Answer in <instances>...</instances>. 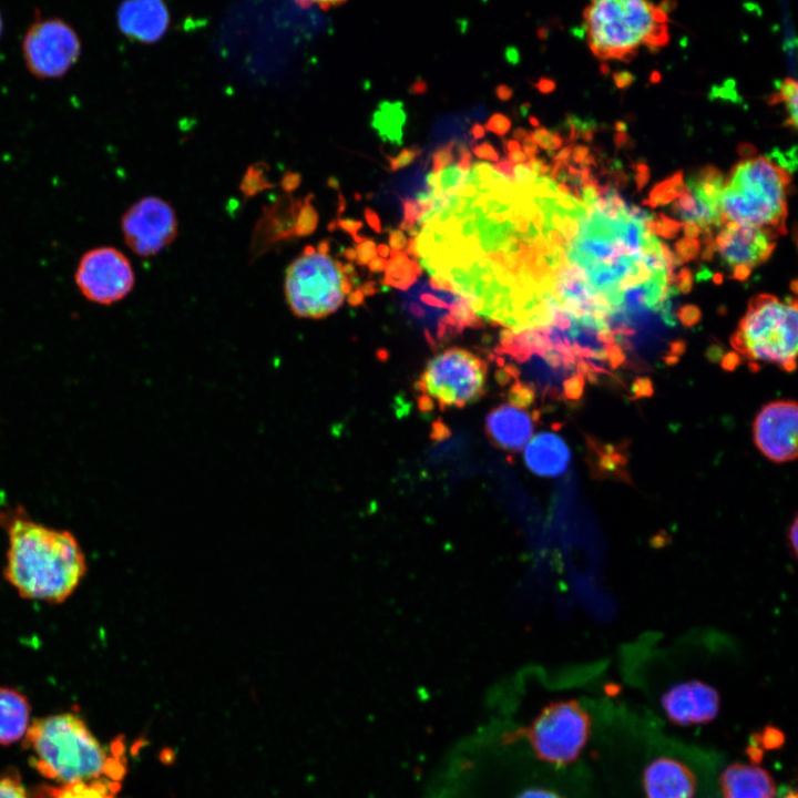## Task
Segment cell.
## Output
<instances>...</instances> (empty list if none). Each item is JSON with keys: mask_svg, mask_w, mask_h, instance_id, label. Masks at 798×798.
Listing matches in <instances>:
<instances>
[{"mask_svg": "<svg viewBox=\"0 0 798 798\" xmlns=\"http://www.w3.org/2000/svg\"><path fill=\"white\" fill-rule=\"evenodd\" d=\"M345 257H347L350 260H355L357 258V253L354 248H347L344 253Z\"/></svg>", "mask_w": 798, "mask_h": 798, "instance_id": "obj_59", "label": "cell"}, {"mask_svg": "<svg viewBox=\"0 0 798 798\" xmlns=\"http://www.w3.org/2000/svg\"><path fill=\"white\" fill-rule=\"evenodd\" d=\"M30 713L31 706L24 694L10 686H0V745H10L24 737Z\"/></svg>", "mask_w": 798, "mask_h": 798, "instance_id": "obj_21", "label": "cell"}, {"mask_svg": "<svg viewBox=\"0 0 798 798\" xmlns=\"http://www.w3.org/2000/svg\"><path fill=\"white\" fill-rule=\"evenodd\" d=\"M34 768L44 777L71 784L124 774L122 761L112 759L82 718L54 714L30 723L24 735Z\"/></svg>", "mask_w": 798, "mask_h": 798, "instance_id": "obj_2", "label": "cell"}, {"mask_svg": "<svg viewBox=\"0 0 798 798\" xmlns=\"http://www.w3.org/2000/svg\"><path fill=\"white\" fill-rule=\"evenodd\" d=\"M732 347L750 362L796 369L798 347L797 299L759 294L748 304L730 338Z\"/></svg>", "mask_w": 798, "mask_h": 798, "instance_id": "obj_5", "label": "cell"}, {"mask_svg": "<svg viewBox=\"0 0 798 798\" xmlns=\"http://www.w3.org/2000/svg\"><path fill=\"white\" fill-rule=\"evenodd\" d=\"M529 132L524 127H516L512 132V137L515 141H522Z\"/></svg>", "mask_w": 798, "mask_h": 798, "instance_id": "obj_56", "label": "cell"}, {"mask_svg": "<svg viewBox=\"0 0 798 798\" xmlns=\"http://www.w3.org/2000/svg\"><path fill=\"white\" fill-rule=\"evenodd\" d=\"M532 135L536 144L549 152L559 150L563 144V139L557 133H552L543 126H538Z\"/></svg>", "mask_w": 798, "mask_h": 798, "instance_id": "obj_29", "label": "cell"}, {"mask_svg": "<svg viewBox=\"0 0 798 798\" xmlns=\"http://www.w3.org/2000/svg\"><path fill=\"white\" fill-rule=\"evenodd\" d=\"M424 91H426V85H424L423 83H421V84H415V85L410 89V92H411V93H422V92H424Z\"/></svg>", "mask_w": 798, "mask_h": 798, "instance_id": "obj_60", "label": "cell"}, {"mask_svg": "<svg viewBox=\"0 0 798 798\" xmlns=\"http://www.w3.org/2000/svg\"><path fill=\"white\" fill-rule=\"evenodd\" d=\"M389 245L393 250H401L407 247L408 238L400 229H389Z\"/></svg>", "mask_w": 798, "mask_h": 798, "instance_id": "obj_40", "label": "cell"}, {"mask_svg": "<svg viewBox=\"0 0 798 798\" xmlns=\"http://www.w3.org/2000/svg\"><path fill=\"white\" fill-rule=\"evenodd\" d=\"M644 789L647 798H693L696 789L694 773L672 758H657L645 769Z\"/></svg>", "mask_w": 798, "mask_h": 798, "instance_id": "obj_17", "label": "cell"}, {"mask_svg": "<svg viewBox=\"0 0 798 798\" xmlns=\"http://www.w3.org/2000/svg\"><path fill=\"white\" fill-rule=\"evenodd\" d=\"M687 191V185L683 184L682 172H677L672 177L658 183L651 191L647 204L655 207L665 205L678 198Z\"/></svg>", "mask_w": 798, "mask_h": 798, "instance_id": "obj_25", "label": "cell"}, {"mask_svg": "<svg viewBox=\"0 0 798 798\" xmlns=\"http://www.w3.org/2000/svg\"><path fill=\"white\" fill-rule=\"evenodd\" d=\"M490 166L494 173L502 175L511 183H515V181H514V163H512L510 160L501 158Z\"/></svg>", "mask_w": 798, "mask_h": 798, "instance_id": "obj_38", "label": "cell"}, {"mask_svg": "<svg viewBox=\"0 0 798 798\" xmlns=\"http://www.w3.org/2000/svg\"><path fill=\"white\" fill-rule=\"evenodd\" d=\"M0 798H28L19 781L9 777L0 779Z\"/></svg>", "mask_w": 798, "mask_h": 798, "instance_id": "obj_34", "label": "cell"}, {"mask_svg": "<svg viewBox=\"0 0 798 798\" xmlns=\"http://www.w3.org/2000/svg\"><path fill=\"white\" fill-rule=\"evenodd\" d=\"M400 307L430 344H441L478 326L479 316L461 295L419 278L400 294Z\"/></svg>", "mask_w": 798, "mask_h": 798, "instance_id": "obj_9", "label": "cell"}, {"mask_svg": "<svg viewBox=\"0 0 798 798\" xmlns=\"http://www.w3.org/2000/svg\"><path fill=\"white\" fill-rule=\"evenodd\" d=\"M797 516L795 515L792 519V522L788 526L787 535H786V542L787 546L789 549V553L791 554L792 559L797 557Z\"/></svg>", "mask_w": 798, "mask_h": 798, "instance_id": "obj_39", "label": "cell"}, {"mask_svg": "<svg viewBox=\"0 0 798 798\" xmlns=\"http://www.w3.org/2000/svg\"><path fill=\"white\" fill-rule=\"evenodd\" d=\"M637 168H638L637 183H638L640 188H642L647 182L648 172H647V167L645 165H638Z\"/></svg>", "mask_w": 798, "mask_h": 798, "instance_id": "obj_53", "label": "cell"}, {"mask_svg": "<svg viewBox=\"0 0 798 798\" xmlns=\"http://www.w3.org/2000/svg\"><path fill=\"white\" fill-rule=\"evenodd\" d=\"M387 265V260L381 257H375L368 263L370 272L380 273L383 272Z\"/></svg>", "mask_w": 798, "mask_h": 798, "instance_id": "obj_48", "label": "cell"}, {"mask_svg": "<svg viewBox=\"0 0 798 798\" xmlns=\"http://www.w3.org/2000/svg\"><path fill=\"white\" fill-rule=\"evenodd\" d=\"M339 225L341 228L349 232L354 237L357 236V232L362 227V223L360 221L352 219H341Z\"/></svg>", "mask_w": 798, "mask_h": 798, "instance_id": "obj_46", "label": "cell"}, {"mask_svg": "<svg viewBox=\"0 0 798 798\" xmlns=\"http://www.w3.org/2000/svg\"><path fill=\"white\" fill-rule=\"evenodd\" d=\"M405 121L406 114L401 102H382L379 110L374 114L372 126L383 140L401 144V127Z\"/></svg>", "mask_w": 798, "mask_h": 798, "instance_id": "obj_23", "label": "cell"}, {"mask_svg": "<svg viewBox=\"0 0 798 798\" xmlns=\"http://www.w3.org/2000/svg\"><path fill=\"white\" fill-rule=\"evenodd\" d=\"M700 253V243L697 238L684 237L675 244V256L682 264L696 258Z\"/></svg>", "mask_w": 798, "mask_h": 798, "instance_id": "obj_30", "label": "cell"}, {"mask_svg": "<svg viewBox=\"0 0 798 798\" xmlns=\"http://www.w3.org/2000/svg\"><path fill=\"white\" fill-rule=\"evenodd\" d=\"M1 28H2V24H1V17H0V33H1Z\"/></svg>", "mask_w": 798, "mask_h": 798, "instance_id": "obj_63", "label": "cell"}, {"mask_svg": "<svg viewBox=\"0 0 798 798\" xmlns=\"http://www.w3.org/2000/svg\"><path fill=\"white\" fill-rule=\"evenodd\" d=\"M784 798H797V794L794 790H789Z\"/></svg>", "mask_w": 798, "mask_h": 798, "instance_id": "obj_62", "label": "cell"}, {"mask_svg": "<svg viewBox=\"0 0 798 798\" xmlns=\"http://www.w3.org/2000/svg\"><path fill=\"white\" fill-rule=\"evenodd\" d=\"M753 739L765 749H778L785 743V735L777 727L766 726L759 734H755Z\"/></svg>", "mask_w": 798, "mask_h": 798, "instance_id": "obj_28", "label": "cell"}, {"mask_svg": "<svg viewBox=\"0 0 798 798\" xmlns=\"http://www.w3.org/2000/svg\"><path fill=\"white\" fill-rule=\"evenodd\" d=\"M0 525L8 535L3 576L21 597L60 604L73 594L88 564L70 531L32 520L21 505L0 511Z\"/></svg>", "mask_w": 798, "mask_h": 798, "instance_id": "obj_1", "label": "cell"}, {"mask_svg": "<svg viewBox=\"0 0 798 798\" xmlns=\"http://www.w3.org/2000/svg\"><path fill=\"white\" fill-rule=\"evenodd\" d=\"M495 93L501 101L510 100L513 94L512 90L505 85H499L495 90Z\"/></svg>", "mask_w": 798, "mask_h": 798, "instance_id": "obj_51", "label": "cell"}, {"mask_svg": "<svg viewBox=\"0 0 798 798\" xmlns=\"http://www.w3.org/2000/svg\"><path fill=\"white\" fill-rule=\"evenodd\" d=\"M723 225L724 227L713 239L714 249L732 269L744 266L751 270L770 257L777 235L734 222Z\"/></svg>", "mask_w": 798, "mask_h": 798, "instance_id": "obj_14", "label": "cell"}, {"mask_svg": "<svg viewBox=\"0 0 798 798\" xmlns=\"http://www.w3.org/2000/svg\"><path fill=\"white\" fill-rule=\"evenodd\" d=\"M365 217H366V221H367L368 225H369L376 233H380V232H381V222H380V218H379V216L377 215V213H376L374 209H371V208H369V207H366V208H365Z\"/></svg>", "mask_w": 798, "mask_h": 798, "instance_id": "obj_45", "label": "cell"}, {"mask_svg": "<svg viewBox=\"0 0 798 798\" xmlns=\"http://www.w3.org/2000/svg\"><path fill=\"white\" fill-rule=\"evenodd\" d=\"M681 227V223L663 214H658L654 217V221L651 225V231L665 238H674L678 234Z\"/></svg>", "mask_w": 798, "mask_h": 798, "instance_id": "obj_31", "label": "cell"}, {"mask_svg": "<svg viewBox=\"0 0 798 798\" xmlns=\"http://www.w3.org/2000/svg\"><path fill=\"white\" fill-rule=\"evenodd\" d=\"M421 150L417 146L402 149L396 156L388 157L390 170L396 172L410 165L420 154Z\"/></svg>", "mask_w": 798, "mask_h": 798, "instance_id": "obj_32", "label": "cell"}, {"mask_svg": "<svg viewBox=\"0 0 798 798\" xmlns=\"http://www.w3.org/2000/svg\"><path fill=\"white\" fill-rule=\"evenodd\" d=\"M518 798H562L556 792L544 788H531L524 790Z\"/></svg>", "mask_w": 798, "mask_h": 798, "instance_id": "obj_43", "label": "cell"}, {"mask_svg": "<svg viewBox=\"0 0 798 798\" xmlns=\"http://www.w3.org/2000/svg\"><path fill=\"white\" fill-rule=\"evenodd\" d=\"M471 150H472V153L474 154V156L479 160H485V161H492V162H498L500 160L499 152L488 141H484L480 144H472Z\"/></svg>", "mask_w": 798, "mask_h": 798, "instance_id": "obj_36", "label": "cell"}, {"mask_svg": "<svg viewBox=\"0 0 798 798\" xmlns=\"http://www.w3.org/2000/svg\"><path fill=\"white\" fill-rule=\"evenodd\" d=\"M116 784L105 779H94L64 784L54 792V798H114Z\"/></svg>", "mask_w": 798, "mask_h": 798, "instance_id": "obj_24", "label": "cell"}, {"mask_svg": "<svg viewBox=\"0 0 798 798\" xmlns=\"http://www.w3.org/2000/svg\"><path fill=\"white\" fill-rule=\"evenodd\" d=\"M402 208H403V218L417 222L422 218V209L420 202L416 197H400Z\"/></svg>", "mask_w": 798, "mask_h": 798, "instance_id": "obj_35", "label": "cell"}, {"mask_svg": "<svg viewBox=\"0 0 798 798\" xmlns=\"http://www.w3.org/2000/svg\"><path fill=\"white\" fill-rule=\"evenodd\" d=\"M789 168L781 154L776 160L757 156L737 163L720 194L722 225L734 222L775 235L785 234Z\"/></svg>", "mask_w": 798, "mask_h": 798, "instance_id": "obj_4", "label": "cell"}, {"mask_svg": "<svg viewBox=\"0 0 798 798\" xmlns=\"http://www.w3.org/2000/svg\"><path fill=\"white\" fill-rule=\"evenodd\" d=\"M511 125L512 122L507 115L497 112L490 115L487 121L485 129L493 134L503 137L509 133Z\"/></svg>", "mask_w": 798, "mask_h": 798, "instance_id": "obj_33", "label": "cell"}, {"mask_svg": "<svg viewBox=\"0 0 798 798\" xmlns=\"http://www.w3.org/2000/svg\"><path fill=\"white\" fill-rule=\"evenodd\" d=\"M22 52L30 73L39 79H55L64 75L78 61L81 42L73 28L63 20H39L28 29Z\"/></svg>", "mask_w": 798, "mask_h": 798, "instance_id": "obj_10", "label": "cell"}, {"mask_svg": "<svg viewBox=\"0 0 798 798\" xmlns=\"http://www.w3.org/2000/svg\"><path fill=\"white\" fill-rule=\"evenodd\" d=\"M675 286L682 293H688L692 288V272L688 268H683L675 276Z\"/></svg>", "mask_w": 798, "mask_h": 798, "instance_id": "obj_42", "label": "cell"}, {"mask_svg": "<svg viewBox=\"0 0 798 798\" xmlns=\"http://www.w3.org/2000/svg\"><path fill=\"white\" fill-rule=\"evenodd\" d=\"M485 382L487 364L479 356L448 348L427 362L417 388L437 408H462L483 395Z\"/></svg>", "mask_w": 798, "mask_h": 798, "instance_id": "obj_8", "label": "cell"}, {"mask_svg": "<svg viewBox=\"0 0 798 798\" xmlns=\"http://www.w3.org/2000/svg\"><path fill=\"white\" fill-rule=\"evenodd\" d=\"M525 466L542 478H557L569 468L571 452L563 438L544 431L531 438L524 447Z\"/></svg>", "mask_w": 798, "mask_h": 798, "instance_id": "obj_19", "label": "cell"}, {"mask_svg": "<svg viewBox=\"0 0 798 798\" xmlns=\"http://www.w3.org/2000/svg\"><path fill=\"white\" fill-rule=\"evenodd\" d=\"M406 248H407L406 249L407 255L415 257V259H417V257H419L418 250H417V237H410L408 239V244H407Z\"/></svg>", "mask_w": 798, "mask_h": 798, "instance_id": "obj_54", "label": "cell"}, {"mask_svg": "<svg viewBox=\"0 0 798 798\" xmlns=\"http://www.w3.org/2000/svg\"><path fill=\"white\" fill-rule=\"evenodd\" d=\"M503 150L505 154L520 151V144L513 139L503 140Z\"/></svg>", "mask_w": 798, "mask_h": 798, "instance_id": "obj_52", "label": "cell"}, {"mask_svg": "<svg viewBox=\"0 0 798 798\" xmlns=\"http://www.w3.org/2000/svg\"><path fill=\"white\" fill-rule=\"evenodd\" d=\"M662 705L673 724L689 726L714 720L719 712L720 698L709 684L692 679L672 686L662 696Z\"/></svg>", "mask_w": 798, "mask_h": 798, "instance_id": "obj_15", "label": "cell"}, {"mask_svg": "<svg viewBox=\"0 0 798 798\" xmlns=\"http://www.w3.org/2000/svg\"><path fill=\"white\" fill-rule=\"evenodd\" d=\"M529 122H530L531 125H533V126H535V127H538L539 124H540L539 120H538L535 116H533V115H530V116H529Z\"/></svg>", "mask_w": 798, "mask_h": 798, "instance_id": "obj_61", "label": "cell"}, {"mask_svg": "<svg viewBox=\"0 0 798 798\" xmlns=\"http://www.w3.org/2000/svg\"><path fill=\"white\" fill-rule=\"evenodd\" d=\"M357 263L359 265L368 264L376 257V244L372 239H366L357 246Z\"/></svg>", "mask_w": 798, "mask_h": 798, "instance_id": "obj_37", "label": "cell"}, {"mask_svg": "<svg viewBox=\"0 0 798 798\" xmlns=\"http://www.w3.org/2000/svg\"><path fill=\"white\" fill-rule=\"evenodd\" d=\"M354 279L339 260L310 247L286 269L285 298L296 317L321 319L342 306Z\"/></svg>", "mask_w": 798, "mask_h": 798, "instance_id": "obj_6", "label": "cell"}, {"mask_svg": "<svg viewBox=\"0 0 798 798\" xmlns=\"http://www.w3.org/2000/svg\"><path fill=\"white\" fill-rule=\"evenodd\" d=\"M723 798H774L776 786L765 769L732 764L720 775Z\"/></svg>", "mask_w": 798, "mask_h": 798, "instance_id": "obj_20", "label": "cell"}, {"mask_svg": "<svg viewBox=\"0 0 798 798\" xmlns=\"http://www.w3.org/2000/svg\"><path fill=\"white\" fill-rule=\"evenodd\" d=\"M167 18L161 0H125L117 13L123 33L143 42L158 39L166 29Z\"/></svg>", "mask_w": 798, "mask_h": 798, "instance_id": "obj_18", "label": "cell"}, {"mask_svg": "<svg viewBox=\"0 0 798 798\" xmlns=\"http://www.w3.org/2000/svg\"><path fill=\"white\" fill-rule=\"evenodd\" d=\"M616 84L620 88L626 86L631 82V75L628 73H620L615 75Z\"/></svg>", "mask_w": 798, "mask_h": 798, "instance_id": "obj_55", "label": "cell"}, {"mask_svg": "<svg viewBox=\"0 0 798 798\" xmlns=\"http://www.w3.org/2000/svg\"><path fill=\"white\" fill-rule=\"evenodd\" d=\"M376 253H378L381 258L386 259L390 255V248L386 244H379L376 246Z\"/></svg>", "mask_w": 798, "mask_h": 798, "instance_id": "obj_57", "label": "cell"}, {"mask_svg": "<svg viewBox=\"0 0 798 798\" xmlns=\"http://www.w3.org/2000/svg\"><path fill=\"white\" fill-rule=\"evenodd\" d=\"M347 0H295L303 8L317 7L320 9H330L344 3Z\"/></svg>", "mask_w": 798, "mask_h": 798, "instance_id": "obj_41", "label": "cell"}, {"mask_svg": "<svg viewBox=\"0 0 798 798\" xmlns=\"http://www.w3.org/2000/svg\"><path fill=\"white\" fill-rule=\"evenodd\" d=\"M585 41L601 61L628 62L642 49L668 44L669 8L652 0H589L583 11Z\"/></svg>", "mask_w": 798, "mask_h": 798, "instance_id": "obj_3", "label": "cell"}, {"mask_svg": "<svg viewBox=\"0 0 798 798\" xmlns=\"http://www.w3.org/2000/svg\"><path fill=\"white\" fill-rule=\"evenodd\" d=\"M775 103H785L788 112L787 124L796 130L797 127V83L794 79H785L780 82L778 92L770 101Z\"/></svg>", "mask_w": 798, "mask_h": 798, "instance_id": "obj_26", "label": "cell"}, {"mask_svg": "<svg viewBox=\"0 0 798 798\" xmlns=\"http://www.w3.org/2000/svg\"><path fill=\"white\" fill-rule=\"evenodd\" d=\"M125 244L136 255L150 257L162 252L177 235V219L173 207L156 196L134 203L121 221Z\"/></svg>", "mask_w": 798, "mask_h": 798, "instance_id": "obj_12", "label": "cell"}, {"mask_svg": "<svg viewBox=\"0 0 798 798\" xmlns=\"http://www.w3.org/2000/svg\"><path fill=\"white\" fill-rule=\"evenodd\" d=\"M522 141L524 154L529 158L535 157L538 154V144L533 139L532 132H529Z\"/></svg>", "mask_w": 798, "mask_h": 798, "instance_id": "obj_44", "label": "cell"}, {"mask_svg": "<svg viewBox=\"0 0 798 798\" xmlns=\"http://www.w3.org/2000/svg\"><path fill=\"white\" fill-rule=\"evenodd\" d=\"M754 440L760 452L774 462L797 458L798 407L794 400L765 405L754 421Z\"/></svg>", "mask_w": 798, "mask_h": 798, "instance_id": "obj_13", "label": "cell"}, {"mask_svg": "<svg viewBox=\"0 0 798 798\" xmlns=\"http://www.w3.org/2000/svg\"><path fill=\"white\" fill-rule=\"evenodd\" d=\"M485 428L498 447L515 452L523 449L532 438L534 419L526 407L513 402L502 403L488 413Z\"/></svg>", "mask_w": 798, "mask_h": 798, "instance_id": "obj_16", "label": "cell"}, {"mask_svg": "<svg viewBox=\"0 0 798 798\" xmlns=\"http://www.w3.org/2000/svg\"><path fill=\"white\" fill-rule=\"evenodd\" d=\"M508 160H510L514 164H522L528 162V156L524 154V152L515 151L512 153L507 154Z\"/></svg>", "mask_w": 798, "mask_h": 798, "instance_id": "obj_50", "label": "cell"}, {"mask_svg": "<svg viewBox=\"0 0 798 798\" xmlns=\"http://www.w3.org/2000/svg\"><path fill=\"white\" fill-rule=\"evenodd\" d=\"M454 140L436 147L431 153V172L440 173L454 161Z\"/></svg>", "mask_w": 798, "mask_h": 798, "instance_id": "obj_27", "label": "cell"}, {"mask_svg": "<svg viewBox=\"0 0 798 798\" xmlns=\"http://www.w3.org/2000/svg\"><path fill=\"white\" fill-rule=\"evenodd\" d=\"M747 754L750 758V760L755 764H758L763 759V749L757 746V744L754 743L747 748Z\"/></svg>", "mask_w": 798, "mask_h": 798, "instance_id": "obj_47", "label": "cell"}, {"mask_svg": "<svg viewBox=\"0 0 798 798\" xmlns=\"http://www.w3.org/2000/svg\"><path fill=\"white\" fill-rule=\"evenodd\" d=\"M592 722L576 699L549 703L523 728L502 736L503 743L526 739L535 756L555 766H566L580 756L591 735Z\"/></svg>", "mask_w": 798, "mask_h": 798, "instance_id": "obj_7", "label": "cell"}, {"mask_svg": "<svg viewBox=\"0 0 798 798\" xmlns=\"http://www.w3.org/2000/svg\"><path fill=\"white\" fill-rule=\"evenodd\" d=\"M421 275L422 267L417 263V259H410L401 250L390 249V260L387 262L385 268V284L406 290Z\"/></svg>", "mask_w": 798, "mask_h": 798, "instance_id": "obj_22", "label": "cell"}, {"mask_svg": "<svg viewBox=\"0 0 798 798\" xmlns=\"http://www.w3.org/2000/svg\"><path fill=\"white\" fill-rule=\"evenodd\" d=\"M74 280L90 301L111 305L126 297L134 287V272L127 257L110 246L95 247L82 255Z\"/></svg>", "mask_w": 798, "mask_h": 798, "instance_id": "obj_11", "label": "cell"}, {"mask_svg": "<svg viewBox=\"0 0 798 798\" xmlns=\"http://www.w3.org/2000/svg\"><path fill=\"white\" fill-rule=\"evenodd\" d=\"M538 88H539L540 91H542L543 93H549L550 91H552V90L554 89V84H553L552 82H550V81L543 80V81H541V82L538 84Z\"/></svg>", "mask_w": 798, "mask_h": 798, "instance_id": "obj_58", "label": "cell"}, {"mask_svg": "<svg viewBox=\"0 0 798 798\" xmlns=\"http://www.w3.org/2000/svg\"><path fill=\"white\" fill-rule=\"evenodd\" d=\"M469 134L472 137V142L483 139L485 135V129L480 123H473L470 127Z\"/></svg>", "mask_w": 798, "mask_h": 798, "instance_id": "obj_49", "label": "cell"}]
</instances>
